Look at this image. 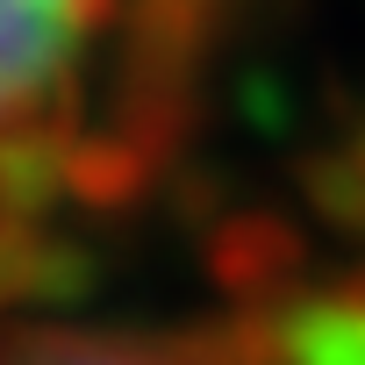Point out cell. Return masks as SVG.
Listing matches in <instances>:
<instances>
[{"mask_svg":"<svg viewBox=\"0 0 365 365\" xmlns=\"http://www.w3.org/2000/svg\"><path fill=\"white\" fill-rule=\"evenodd\" d=\"M43 365H150V358H108V351H86V358H43Z\"/></svg>","mask_w":365,"mask_h":365,"instance_id":"2","label":"cell"},{"mask_svg":"<svg viewBox=\"0 0 365 365\" xmlns=\"http://www.w3.org/2000/svg\"><path fill=\"white\" fill-rule=\"evenodd\" d=\"M122 0H0V158L79 101Z\"/></svg>","mask_w":365,"mask_h":365,"instance_id":"1","label":"cell"}]
</instances>
